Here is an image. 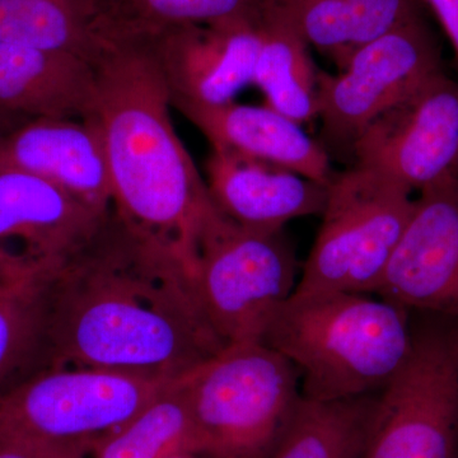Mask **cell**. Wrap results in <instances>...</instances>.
<instances>
[{
	"instance_id": "6da1fadb",
	"label": "cell",
	"mask_w": 458,
	"mask_h": 458,
	"mask_svg": "<svg viewBox=\"0 0 458 458\" xmlns=\"http://www.w3.org/2000/svg\"><path fill=\"white\" fill-rule=\"evenodd\" d=\"M225 346L182 261L114 209L86 245L47 270L40 369L177 379Z\"/></svg>"
},
{
	"instance_id": "7a4b0ae2",
	"label": "cell",
	"mask_w": 458,
	"mask_h": 458,
	"mask_svg": "<svg viewBox=\"0 0 458 458\" xmlns=\"http://www.w3.org/2000/svg\"><path fill=\"white\" fill-rule=\"evenodd\" d=\"M95 117L104 140L114 212L170 249L189 273L219 213L172 125L170 98L140 36H111L95 64Z\"/></svg>"
},
{
	"instance_id": "3957f363",
	"label": "cell",
	"mask_w": 458,
	"mask_h": 458,
	"mask_svg": "<svg viewBox=\"0 0 458 458\" xmlns=\"http://www.w3.org/2000/svg\"><path fill=\"white\" fill-rule=\"evenodd\" d=\"M261 343L294 364L303 399L328 403L384 390L411 352L412 324L408 309L382 298L293 292Z\"/></svg>"
},
{
	"instance_id": "277c9868",
	"label": "cell",
	"mask_w": 458,
	"mask_h": 458,
	"mask_svg": "<svg viewBox=\"0 0 458 458\" xmlns=\"http://www.w3.org/2000/svg\"><path fill=\"white\" fill-rule=\"evenodd\" d=\"M300 372L261 342L228 344L185 376L201 454L267 458L298 403Z\"/></svg>"
},
{
	"instance_id": "5b68a950",
	"label": "cell",
	"mask_w": 458,
	"mask_h": 458,
	"mask_svg": "<svg viewBox=\"0 0 458 458\" xmlns=\"http://www.w3.org/2000/svg\"><path fill=\"white\" fill-rule=\"evenodd\" d=\"M176 379L63 367L0 394V434L59 458H84Z\"/></svg>"
},
{
	"instance_id": "8992f818",
	"label": "cell",
	"mask_w": 458,
	"mask_h": 458,
	"mask_svg": "<svg viewBox=\"0 0 458 458\" xmlns=\"http://www.w3.org/2000/svg\"><path fill=\"white\" fill-rule=\"evenodd\" d=\"M189 278L225 345L261 342L297 286V258L284 228H247L219 212L201 233Z\"/></svg>"
},
{
	"instance_id": "52a82bcc",
	"label": "cell",
	"mask_w": 458,
	"mask_h": 458,
	"mask_svg": "<svg viewBox=\"0 0 458 458\" xmlns=\"http://www.w3.org/2000/svg\"><path fill=\"white\" fill-rule=\"evenodd\" d=\"M411 191L354 167L335 174L297 293H376L414 212Z\"/></svg>"
},
{
	"instance_id": "ba28073f",
	"label": "cell",
	"mask_w": 458,
	"mask_h": 458,
	"mask_svg": "<svg viewBox=\"0 0 458 458\" xmlns=\"http://www.w3.org/2000/svg\"><path fill=\"white\" fill-rule=\"evenodd\" d=\"M360 458H458V322L412 325L408 360L376 397Z\"/></svg>"
},
{
	"instance_id": "9c48e42d",
	"label": "cell",
	"mask_w": 458,
	"mask_h": 458,
	"mask_svg": "<svg viewBox=\"0 0 458 458\" xmlns=\"http://www.w3.org/2000/svg\"><path fill=\"white\" fill-rule=\"evenodd\" d=\"M441 71V47L424 18L360 47L339 73L318 71L319 143L327 153L352 155L377 116Z\"/></svg>"
},
{
	"instance_id": "30bf717a",
	"label": "cell",
	"mask_w": 458,
	"mask_h": 458,
	"mask_svg": "<svg viewBox=\"0 0 458 458\" xmlns=\"http://www.w3.org/2000/svg\"><path fill=\"white\" fill-rule=\"evenodd\" d=\"M352 156L411 192L458 176V81L434 74L377 116Z\"/></svg>"
},
{
	"instance_id": "8fae6325",
	"label": "cell",
	"mask_w": 458,
	"mask_h": 458,
	"mask_svg": "<svg viewBox=\"0 0 458 458\" xmlns=\"http://www.w3.org/2000/svg\"><path fill=\"white\" fill-rule=\"evenodd\" d=\"M260 21L186 25L135 36L146 42L171 107L219 106L254 82Z\"/></svg>"
},
{
	"instance_id": "7c38bea8",
	"label": "cell",
	"mask_w": 458,
	"mask_h": 458,
	"mask_svg": "<svg viewBox=\"0 0 458 458\" xmlns=\"http://www.w3.org/2000/svg\"><path fill=\"white\" fill-rule=\"evenodd\" d=\"M376 294L458 322V176L420 191Z\"/></svg>"
},
{
	"instance_id": "4fadbf2b",
	"label": "cell",
	"mask_w": 458,
	"mask_h": 458,
	"mask_svg": "<svg viewBox=\"0 0 458 458\" xmlns=\"http://www.w3.org/2000/svg\"><path fill=\"white\" fill-rule=\"evenodd\" d=\"M36 174L98 212L114 209L104 140L95 117L27 119L0 138V170Z\"/></svg>"
},
{
	"instance_id": "5bb4252c",
	"label": "cell",
	"mask_w": 458,
	"mask_h": 458,
	"mask_svg": "<svg viewBox=\"0 0 458 458\" xmlns=\"http://www.w3.org/2000/svg\"><path fill=\"white\" fill-rule=\"evenodd\" d=\"M207 185L216 209L247 228L283 229L289 221L321 216L328 185L270 162L212 149Z\"/></svg>"
},
{
	"instance_id": "9a60e30c",
	"label": "cell",
	"mask_w": 458,
	"mask_h": 458,
	"mask_svg": "<svg viewBox=\"0 0 458 458\" xmlns=\"http://www.w3.org/2000/svg\"><path fill=\"white\" fill-rule=\"evenodd\" d=\"M111 212H98L36 174L0 170V241H22L32 260H64L95 236Z\"/></svg>"
},
{
	"instance_id": "2e32d148",
	"label": "cell",
	"mask_w": 458,
	"mask_h": 458,
	"mask_svg": "<svg viewBox=\"0 0 458 458\" xmlns=\"http://www.w3.org/2000/svg\"><path fill=\"white\" fill-rule=\"evenodd\" d=\"M176 110L197 126L212 149L279 165L324 185L335 177L321 143L267 105L250 106L233 101L219 106L182 105Z\"/></svg>"
},
{
	"instance_id": "e0dca14e",
	"label": "cell",
	"mask_w": 458,
	"mask_h": 458,
	"mask_svg": "<svg viewBox=\"0 0 458 458\" xmlns=\"http://www.w3.org/2000/svg\"><path fill=\"white\" fill-rule=\"evenodd\" d=\"M96 69L82 57L0 41V107L38 119H87Z\"/></svg>"
},
{
	"instance_id": "ac0fdd59",
	"label": "cell",
	"mask_w": 458,
	"mask_h": 458,
	"mask_svg": "<svg viewBox=\"0 0 458 458\" xmlns=\"http://www.w3.org/2000/svg\"><path fill=\"white\" fill-rule=\"evenodd\" d=\"M309 47L342 71L360 47L424 18L423 0H271Z\"/></svg>"
},
{
	"instance_id": "d6986e66",
	"label": "cell",
	"mask_w": 458,
	"mask_h": 458,
	"mask_svg": "<svg viewBox=\"0 0 458 458\" xmlns=\"http://www.w3.org/2000/svg\"><path fill=\"white\" fill-rule=\"evenodd\" d=\"M105 0H0V41L72 54L95 65L106 47Z\"/></svg>"
},
{
	"instance_id": "ffe728a7",
	"label": "cell",
	"mask_w": 458,
	"mask_h": 458,
	"mask_svg": "<svg viewBox=\"0 0 458 458\" xmlns=\"http://www.w3.org/2000/svg\"><path fill=\"white\" fill-rule=\"evenodd\" d=\"M260 33L252 83L264 93L267 106L298 125L318 119V71L309 45L271 2L262 14Z\"/></svg>"
},
{
	"instance_id": "44dd1931",
	"label": "cell",
	"mask_w": 458,
	"mask_h": 458,
	"mask_svg": "<svg viewBox=\"0 0 458 458\" xmlns=\"http://www.w3.org/2000/svg\"><path fill=\"white\" fill-rule=\"evenodd\" d=\"M376 397L328 403L302 397L267 458H360Z\"/></svg>"
},
{
	"instance_id": "7402d4cb",
	"label": "cell",
	"mask_w": 458,
	"mask_h": 458,
	"mask_svg": "<svg viewBox=\"0 0 458 458\" xmlns=\"http://www.w3.org/2000/svg\"><path fill=\"white\" fill-rule=\"evenodd\" d=\"M185 376L167 386L128 423L96 443L93 456L167 458L179 452L201 454L190 411Z\"/></svg>"
},
{
	"instance_id": "603a6c76",
	"label": "cell",
	"mask_w": 458,
	"mask_h": 458,
	"mask_svg": "<svg viewBox=\"0 0 458 458\" xmlns=\"http://www.w3.org/2000/svg\"><path fill=\"white\" fill-rule=\"evenodd\" d=\"M49 265L0 284V394L40 369Z\"/></svg>"
},
{
	"instance_id": "cb8c5ba5",
	"label": "cell",
	"mask_w": 458,
	"mask_h": 458,
	"mask_svg": "<svg viewBox=\"0 0 458 458\" xmlns=\"http://www.w3.org/2000/svg\"><path fill=\"white\" fill-rule=\"evenodd\" d=\"M271 0H114L105 17V38L143 35L186 25L258 21Z\"/></svg>"
},
{
	"instance_id": "d4e9b609",
	"label": "cell",
	"mask_w": 458,
	"mask_h": 458,
	"mask_svg": "<svg viewBox=\"0 0 458 458\" xmlns=\"http://www.w3.org/2000/svg\"><path fill=\"white\" fill-rule=\"evenodd\" d=\"M38 264V261L32 260L25 254H13V252H9L4 247L0 246V279L22 276L27 271L33 269Z\"/></svg>"
},
{
	"instance_id": "484cf974",
	"label": "cell",
	"mask_w": 458,
	"mask_h": 458,
	"mask_svg": "<svg viewBox=\"0 0 458 458\" xmlns=\"http://www.w3.org/2000/svg\"><path fill=\"white\" fill-rule=\"evenodd\" d=\"M0 458H59L0 434Z\"/></svg>"
},
{
	"instance_id": "4316f807",
	"label": "cell",
	"mask_w": 458,
	"mask_h": 458,
	"mask_svg": "<svg viewBox=\"0 0 458 458\" xmlns=\"http://www.w3.org/2000/svg\"><path fill=\"white\" fill-rule=\"evenodd\" d=\"M29 117L22 116V114H17L9 113L4 108L0 107V138L4 137L8 131L12 129L16 128L21 123L25 122Z\"/></svg>"
},
{
	"instance_id": "83f0119b",
	"label": "cell",
	"mask_w": 458,
	"mask_h": 458,
	"mask_svg": "<svg viewBox=\"0 0 458 458\" xmlns=\"http://www.w3.org/2000/svg\"><path fill=\"white\" fill-rule=\"evenodd\" d=\"M167 458H208L203 454H194V452H179Z\"/></svg>"
},
{
	"instance_id": "f1b7e54d",
	"label": "cell",
	"mask_w": 458,
	"mask_h": 458,
	"mask_svg": "<svg viewBox=\"0 0 458 458\" xmlns=\"http://www.w3.org/2000/svg\"><path fill=\"white\" fill-rule=\"evenodd\" d=\"M106 2V14L110 11L111 5H113L114 0H105Z\"/></svg>"
},
{
	"instance_id": "f546056e",
	"label": "cell",
	"mask_w": 458,
	"mask_h": 458,
	"mask_svg": "<svg viewBox=\"0 0 458 458\" xmlns=\"http://www.w3.org/2000/svg\"><path fill=\"white\" fill-rule=\"evenodd\" d=\"M32 270V269H31ZM26 274V273H25ZM13 278H17V276H13ZM13 278H7V279H0V284H2V283H4V282H7V280L9 279H13Z\"/></svg>"
}]
</instances>
